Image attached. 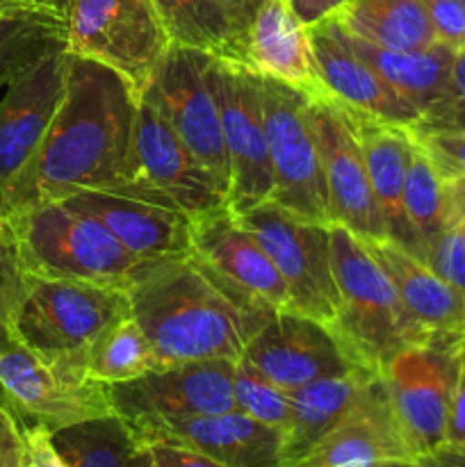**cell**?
I'll return each instance as SVG.
<instances>
[{
    "instance_id": "2e32d148",
    "label": "cell",
    "mask_w": 465,
    "mask_h": 467,
    "mask_svg": "<svg viewBox=\"0 0 465 467\" xmlns=\"http://www.w3.org/2000/svg\"><path fill=\"white\" fill-rule=\"evenodd\" d=\"M242 360L283 390L365 368L356 363L326 324L296 310H274L272 317L246 342Z\"/></svg>"
},
{
    "instance_id": "60d3db41",
    "label": "cell",
    "mask_w": 465,
    "mask_h": 467,
    "mask_svg": "<svg viewBox=\"0 0 465 467\" xmlns=\"http://www.w3.org/2000/svg\"><path fill=\"white\" fill-rule=\"evenodd\" d=\"M144 447L150 451V456H153L158 467H226L223 463H219V461L201 454V451L190 450L185 445H178V442L155 441Z\"/></svg>"
},
{
    "instance_id": "8d00e7d4",
    "label": "cell",
    "mask_w": 465,
    "mask_h": 467,
    "mask_svg": "<svg viewBox=\"0 0 465 467\" xmlns=\"http://www.w3.org/2000/svg\"><path fill=\"white\" fill-rule=\"evenodd\" d=\"M424 263L433 269L450 285H454L460 295H465V226L451 223L438 235V240L429 246Z\"/></svg>"
},
{
    "instance_id": "4dcf8cb0",
    "label": "cell",
    "mask_w": 465,
    "mask_h": 467,
    "mask_svg": "<svg viewBox=\"0 0 465 467\" xmlns=\"http://www.w3.org/2000/svg\"><path fill=\"white\" fill-rule=\"evenodd\" d=\"M67 48V21L48 14L0 16V96L50 53Z\"/></svg>"
},
{
    "instance_id": "f6af8a7d",
    "label": "cell",
    "mask_w": 465,
    "mask_h": 467,
    "mask_svg": "<svg viewBox=\"0 0 465 467\" xmlns=\"http://www.w3.org/2000/svg\"><path fill=\"white\" fill-rule=\"evenodd\" d=\"M388 467H465V442H445L410 463Z\"/></svg>"
},
{
    "instance_id": "b9f144b4",
    "label": "cell",
    "mask_w": 465,
    "mask_h": 467,
    "mask_svg": "<svg viewBox=\"0 0 465 467\" xmlns=\"http://www.w3.org/2000/svg\"><path fill=\"white\" fill-rule=\"evenodd\" d=\"M447 442H465V340L460 347L459 374H456L454 395H451L450 422H447Z\"/></svg>"
},
{
    "instance_id": "7dc6e473",
    "label": "cell",
    "mask_w": 465,
    "mask_h": 467,
    "mask_svg": "<svg viewBox=\"0 0 465 467\" xmlns=\"http://www.w3.org/2000/svg\"><path fill=\"white\" fill-rule=\"evenodd\" d=\"M222 3L226 5V7L231 9L232 14H235L237 21H240L242 26H244L246 30H249L251 18H253L255 9L260 7V3H263V0H222Z\"/></svg>"
},
{
    "instance_id": "d6986e66",
    "label": "cell",
    "mask_w": 465,
    "mask_h": 467,
    "mask_svg": "<svg viewBox=\"0 0 465 467\" xmlns=\"http://www.w3.org/2000/svg\"><path fill=\"white\" fill-rule=\"evenodd\" d=\"M68 50L59 48L23 73L0 96V190L44 140L67 91Z\"/></svg>"
},
{
    "instance_id": "7a4b0ae2",
    "label": "cell",
    "mask_w": 465,
    "mask_h": 467,
    "mask_svg": "<svg viewBox=\"0 0 465 467\" xmlns=\"http://www.w3.org/2000/svg\"><path fill=\"white\" fill-rule=\"evenodd\" d=\"M128 296L130 317L149 337L162 368L194 360H242L246 342L274 313L194 255L153 263Z\"/></svg>"
},
{
    "instance_id": "f1b7e54d",
    "label": "cell",
    "mask_w": 465,
    "mask_h": 467,
    "mask_svg": "<svg viewBox=\"0 0 465 467\" xmlns=\"http://www.w3.org/2000/svg\"><path fill=\"white\" fill-rule=\"evenodd\" d=\"M173 44L246 67V27L222 0H153Z\"/></svg>"
},
{
    "instance_id": "9c48e42d",
    "label": "cell",
    "mask_w": 465,
    "mask_h": 467,
    "mask_svg": "<svg viewBox=\"0 0 465 467\" xmlns=\"http://www.w3.org/2000/svg\"><path fill=\"white\" fill-rule=\"evenodd\" d=\"M235 217L272 258L290 295V308L331 327L337 310L331 226L299 217L269 199Z\"/></svg>"
},
{
    "instance_id": "e0dca14e",
    "label": "cell",
    "mask_w": 465,
    "mask_h": 467,
    "mask_svg": "<svg viewBox=\"0 0 465 467\" xmlns=\"http://www.w3.org/2000/svg\"><path fill=\"white\" fill-rule=\"evenodd\" d=\"M415 459L383 377L374 372L349 413L313 450L283 467H388Z\"/></svg>"
},
{
    "instance_id": "9a60e30c",
    "label": "cell",
    "mask_w": 465,
    "mask_h": 467,
    "mask_svg": "<svg viewBox=\"0 0 465 467\" xmlns=\"http://www.w3.org/2000/svg\"><path fill=\"white\" fill-rule=\"evenodd\" d=\"M237 360H194L155 368L126 383H112L114 413L126 424L235 410Z\"/></svg>"
},
{
    "instance_id": "d4e9b609",
    "label": "cell",
    "mask_w": 465,
    "mask_h": 467,
    "mask_svg": "<svg viewBox=\"0 0 465 467\" xmlns=\"http://www.w3.org/2000/svg\"><path fill=\"white\" fill-rule=\"evenodd\" d=\"M365 242V240H363ZM397 287L406 313L424 333H465V295L427 263L390 240L365 242Z\"/></svg>"
},
{
    "instance_id": "836d02e7",
    "label": "cell",
    "mask_w": 465,
    "mask_h": 467,
    "mask_svg": "<svg viewBox=\"0 0 465 467\" xmlns=\"http://www.w3.org/2000/svg\"><path fill=\"white\" fill-rule=\"evenodd\" d=\"M232 395H235V409L258 422L276 427L285 431L290 422V392L278 388L260 374L253 365L246 360L235 363V377H232Z\"/></svg>"
},
{
    "instance_id": "d6a6232c",
    "label": "cell",
    "mask_w": 465,
    "mask_h": 467,
    "mask_svg": "<svg viewBox=\"0 0 465 467\" xmlns=\"http://www.w3.org/2000/svg\"><path fill=\"white\" fill-rule=\"evenodd\" d=\"M162 368L149 337L132 317L105 331L89 351L87 372L100 383H126L141 374Z\"/></svg>"
},
{
    "instance_id": "f546056e",
    "label": "cell",
    "mask_w": 465,
    "mask_h": 467,
    "mask_svg": "<svg viewBox=\"0 0 465 467\" xmlns=\"http://www.w3.org/2000/svg\"><path fill=\"white\" fill-rule=\"evenodd\" d=\"M50 441L67 467H130L141 447L117 413L57 429Z\"/></svg>"
},
{
    "instance_id": "ba28073f",
    "label": "cell",
    "mask_w": 465,
    "mask_h": 467,
    "mask_svg": "<svg viewBox=\"0 0 465 467\" xmlns=\"http://www.w3.org/2000/svg\"><path fill=\"white\" fill-rule=\"evenodd\" d=\"M112 194L181 210L187 217L228 205L217 178L182 144L162 114L144 100L137 105L126 181Z\"/></svg>"
},
{
    "instance_id": "f35d334b",
    "label": "cell",
    "mask_w": 465,
    "mask_h": 467,
    "mask_svg": "<svg viewBox=\"0 0 465 467\" xmlns=\"http://www.w3.org/2000/svg\"><path fill=\"white\" fill-rule=\"evenodd\" d=\"M18 281H21V260H18L16 242L9 223L0 219V324L12 315Z\"/></svg>"
},
{
    "instance_id": "681fc988",
    "label": "cell",
    "mask_w": 465,
    "mask_h": 467,
    "mask_svg": "<svg viewBox=\"0 0 465 467\" xmlns=\"http://www.w3.org/2000/svg\"><path fill=\"white\" fill-rule=\"evenodd\" d=\"M463 226H465V219H463Z\"/></svg>"
},
{
    "instance_id": "ffe728a7",
    "label": "cell",
    "mask_w": 465,
    "mask_h": 467,
    "mask_svg": "<svg viewBox=\"0 0 465 467\" xmlns=\"http://www.w3.org/2000/svg\"><path fill=\"white\" fill-rule=\"evenodd\" d=\"M191 255L269 308H290V295L272 258L228 205L191 217Z\"/></svg>"
},
{
    "instance_id": "5b68a950",
    "label": "cell",
    "mask_w": 465,
    "mask_h": 467,
    "mask_svg": "<svg viewBox=\"0 0 465 467\" xmlns=\"http://www.w3.org/2000/svg\"><path fill=\"white\" fill-rule=\"evenodd\" d=\"M328 226L337 287L336 319L328 328L356 363L378 372L395 351L429 333L415 327L369 246L340 223Z\"/></svg>"
},
{
    "instance_id": "4316f807",
    "label": "cell",
    "mask_w": 465,
    "mask_h": 467,
    "mask_svg": "<svg viewBox=\"0 0 465 467\" xmlns=\"http://www.w3.org/2000/svg\"><path fill=\"white\" fill-rule=\"evenodd\" d=\"M345 30V27H342ZM351 48L401 96L408 105H413L422 114L445 94L447 82L451 76L456 50L445 44H433L431 48L419 53H401V50H386L378 46L360 41L345 30Z\"/></svg>"
},
{
    "instance_id": "ab89813d",
    "label": "cell",
    "mask_w": 465,
    "mask_h": 467,
    "mask_svg": "<svg viewBox=\"0 0 465 467\" xmlns=\"http://www.w3.org/2000/svg\"><path fill=\"white\" fill-rule=\"evenodd\" d=\"M27 438L21 420L0 401V467H27Z\"/></svg>"
},
{
    "instance_id": "bcb514c9",
    "label": "cell",
    "mask_w": 465,
    "mask_h": 467,
    "mask_svg": "<svg viewBox=\"0 0 465 467\" xmlns=\"http://www.w3.org/2000/svg\"><path fill=\"white\" fill-rule=\"evenodd\" d=\"M349 3L351 0H290L294 14L308 27L324 21V18L337 16V12Z\"/></svg>"
},
{
    "instance_id": "c3c4849f",
    "label": "cell",
    "mask_w": 465,
    "mask_h": 467,
    "mask_svg": "<svg viewBox=\"0 0 465 467\" xmlns=\"http://www.w3.org/2000/svg\"><path fill=\"white\" fill-rule=\"evenodd\" d=\"M130 467H158V465H155V461H153V456H150V451L146 450L144 445H141L140 450H137V454L132 456Z\"/></svg>"
},
{
    "instance_id": "5bb4252c",
    "label": "cell",
    "mask_w": 465,
    "mask_h": 467,
    "mask_svg": "<svg viewBox=\"0 0 465 467\" xmlns=\"http://www.w3.org/2000/svg\"><path fill=\"white\" fill-rule=\"evenodd\" d=\"M310 119L322 153L328 223H340L365 242L388 240L349 109L324 91L310 96Z\"/></svg>"
},
{
    "instance_id": "7bdbcfd3",
    "label": "cell",
    "mask_w": 465,
    "mask_h": 467,
    "mask_svg": "<svg viewBox=\"0 0 465 467\" xmlns=\"http://www.w3.org/2000/svg\"><path fill=\"white\" fill-rule=\"evenodd\" d=\"M27 438V456H30V465L27 467H67L62 456L55 450L53 441H50V431L44 427H26Z\"/></svg>"
},
{
    "instance_id": "ac0fdd59",
    "label": "cell",
    "mask_w": 465,
    "mask_h": 467,
    "mask_svg": "<svg viewBox=\"0 0 465 467\" xmlns=\"http://www.w3.org/2000/svg\"><path fill=\"white\" fill-rule=\"evenodd\" d=\"M128 427L140 445L155 441L178 442L226 467H283L285 461V436L281 429L258 422L237 409L191 418L149 420Z\"/></svg>"
},
{
    "instance_id": "d590c367",
    "label": "cell",
    "mask_w": 465,
    "mask_h": 467,
    "mask_svg": "<svg viewBox=\"0 0 465 467\" xmlns=\"http://www.w3.org/2000/svg\"><path fill=\"white\" fill-rule=\"evenodd\" d=\"M447 185L465 187V132L410 130Z\"/></svg>"
},
{
    "instance_id": "ee69618b",
    "label": "cell",
    "mask_w": 465,
    "mask_h": 467,
    "mask_svg": "<svg viewBox=\"0 0 465 467\" xmlns=\"http://www.w3.org/2000/svg\"><path fill=\"white\" fill-rule=\"evenodd\" d=\"M71 0H0V16H21V14H48L67 21Z\"/></svg>"
},
{
    "instance_id": "484cf974",
    "label": "cell",
    "mask_w": 465,
    "mask_h": 467,
    "mask_svg": "<svg viewBox=\"0 0 465 467\" xmlns=\"http://www.w3.org/2000/svg\"><path fill=\"white\" fill-rule=\"evenodd\" d=\"M377 369L358 368L337 377L317 379L290 392V422L283 431V465L313 450L358 400L360 390Z\"/></svg>"
},
{
    "instance_id": "7c38bea8",
    "label": "cell",
    "mask_w": 465,
    "mask_h": 467,
    "mask_svg": "<svg viewBox=\"0 0 465 467\" xmlns=\"http://www.w3.org/2000/svg\"><path fill=\"white\" fill-rule=\"evenodd\" d=\"M212 59L208 53L171 44L140 91V100L162 114L164 121L173 128L194 158L217 178L228 196L231 164L223 144L219 105L210 85Z\"/></svg>"
},
{
    "instance_id": "30bf717a",
    "label": "cell",
    "mask_w": 465,
    "mask_h": 467,
    "mask_svg": "<svg viewBox=\"0 0 465 467\" xmlns=\"http://www.w3.org/2000/svg\"><path fill=\"white\" fill-rule=\"evenodd\" d=\"M264 132L272 164V196L281 208L328 223L322 153L310 119V96L285 82L260 76Z\"/></svg>"
},
{
    "instance_id": "1f68e13d",
    "label": "cell",
    "mask_w": 465,
    "mask_h": 467,
    "mask_svg": "<svg viewBox=\"0 0 465 467\" xmlns=\"http://www.w3.org/2000/svg\"><path fill=\"white\" fill-rule=\"evenodd\" d=\"M404 213L418 242L419 260L424 263L429 246L450 226V213H447L445 182L415 140L410 141L408 164H406Z\"/></svg>"
},
{
    "instance_id": "52a82bcc",
    "label": "cell",
    "mask_w": 465,
    "mask_h": 467,
    "mask_svg": "<svg viewBox=\"0 0 465 467\" xmlns=\"http://www.w3.org/2000/svg\"><path fill=\"white\" fill-rule=\"evenodd\" d=\"M463 340L465 333H429L395 351L378 369L397 422L418 459L447 442Z\"/></svg>"
},
{
    "instance_id": "7402d4cb",
    "label": "cell",
    "mask_w": 465,
    "mask_h": 467,
    "mask_svg": "<svg viewBox=\"0 0 465 467\" xmlns=\"http://www.w3.org/2000/svg\"><path fill=\"white\" fill-rule=\"evenodd\" d=\"M62 203L103 223L137 258L158 263L191 255V217L181 210L100 190L78 192Z\"/></svg>"
},
{
    "instance_id": "3957f363",
    "label": "cell",
    "mask_w": 465,
    "mask_h": 467,
    "mask_svg": "<svg viewBox=\"0 0 465 467\" xmlns=\"http://www.w3.org/2000/svg\"><path fill=\"white\" fill-rule=\"evenodd\" d=\"M130 317L128 290L98 283L48 278L21 267L14 299V333L48 363L87 374V358L98 337Z\"/></svg>"
},
{
    "instance_id": "6da1fadb",
    "label": "cell",
    "mask_w": 465,
    "mask_h": 467,
    "mask_svg": "<svg viewBox=\"0 0 465 467\" xmlns=\"http://www.w3.org/2000/svg\"><path fill=\"white\" fill-rule=\"evenodd\" d=\"M140 94L109 67L68 53L67 91L26 167L0 190V219L78 192H114L130 160Z\"/></svg>"
},
{
    "instance_id": "8fae6325",
    "label": "cell",
    "mask_w": 465,
    "mask_h": 467,
    "mask_svg": "<svg viewBox=\"0 0 465 467\" xmlns=\"http://www.w3.org/2000/svg\"><path fill=\"white\" fill-rule=\"evenodd\" d=\"M153 0H71L67 50L109 67L140 94L171 46Z\"/></svg>"
},
{
    "instance_id": "e575fe53",
    "label": "cell",
    "mask_w": 465,
    "mask_h": 467,
    "mask_svg": "<svg viewBox=\"0 0 465 467\" xmlns=\"http://www.w3.org/2000/svg\"><path fill=\"white\" fill-rule=\"evenodd\" d=\"M410 130L465 132V48L456 50L447 89Z\"/></svg>"
},
{
    "instance_id": "4fadbf2b",
    "label": "cell",
    "mask_w": 465,
    "mask_h": 467,
    "mask_svg": "<svg viewBox=\"0 0 465 467\" xmlns=\"http://www.w3.org/2000/svg\"><path fill=\"white\" fill-rule=\"evenodd\" d=\"M210 85L219 105L223 144L231 164L228 208L242 214L272 196L260 76L244 64L214 57L210 64Z\"/></svg>"
},
{
    "instance_id": "83f0119b",
    "label": "cell",
    "mask_w": 465,
    "mask_h": 467,
    "mask_svg": "<svg viewBox=\"0 0 465 467\" xmlns=\"http://www.w3.org/2000/svg\"><path fill=\"white\" fill-rule=\"evenodd\" d=\"M336 18L351 36L378 48L419 53L438 44L422 0H351Z\"/></svg>"
},
{
    "instance_id": "277c9868",
    "label": "cell",
    "mask_w": 465,
    "mask_h": 467,
    "mask_svg": "<svg viewBox=\"0 0 465 467\" xmlns=\"http://www.w3.org/2000/svg\"><path fill=\"white\" fill-rule=\"evenodd\" d=\"M5 222L26 272L130 290L153 267L150 260L130 254L103 223L62 201L21 210Z\"/></svg>"
},
{
    "instance_id": "44dd1931",
    "label": "cell",
    "mask_w": 465,
    "mask_h": 467,
    "mask_svg": "<svg viewBox=\"0 0 465 467\" xmlns=\"http://www.w3.org/2000/svg\"><path fill=\"white\" fill-rule=\"evenodd\" d=\"M315 64L328 96L367 117L413 128L419 112L406 103L346 41L336 16L310 26Z\"/></svg>"
},
{
    "instance_id": "74e56055",
    "label": "cell",
    "mask_w": 465,
    "mask_h": 467,
    "mask_svg": "<svg viewBox=\"0 0 465 467\" xmlns=\"http://www.w3.org/2000/svg\"><path fill=\"white\" fill-rule=\"evenodd\" d=\"M440 44L465 48V0H422Z\"/></svg>"
},
{
    "instance_id": "8992f818",
    "label": "cell",
    "mask_w": 465,
    "mask_h": 467,
    "mask_svg": "<svg viewBox=\"0 0 465 467\" xmlns=\"http://www.w3.org/2000/svg\"><path fill=\"white\" fill-rule=\"evenodd\" d=\"M0 401L23 427L50 433L114 415L108 383L48 363L14 333L9 317L0 324Z\"/></svg>"
},
{
    "instance_id": "603a6c76",
    "label": "cell",
    "mask_w": 465,
    "mask_h": 467,
    "mask_svg": "<svg viewBox=\"0 0 465 467\" xmlns=\"http://www.w3.org/2000/svg\"><path fill=\"white\" fill-rule=\"evenodd\" d=\"M246 67L263 78L285 82L308 96L324 94L310 41V27L290 0H263L246 30Z\"/></svg>"
},
{
    "instance_id": "cb8c5ba5",
    "label": "cell",
    "mask_w": 465,
    "mask_h": 467,
    "mask_svg": "<svg viewBox=\"0 0 465 467\" xmlns=\"http://www.w3.org/2000/svg\"><path fill=\"white\" fill-rule=\"evenodd\" d=\"M349 114L360 140L365 167H367L374 199L386 223L388 240L419 258L418 242L404 213L406 164H408V150L413 141L410 128L395 126V123L356 112V109H349Z\"/></svg>"
}]
</instances>
